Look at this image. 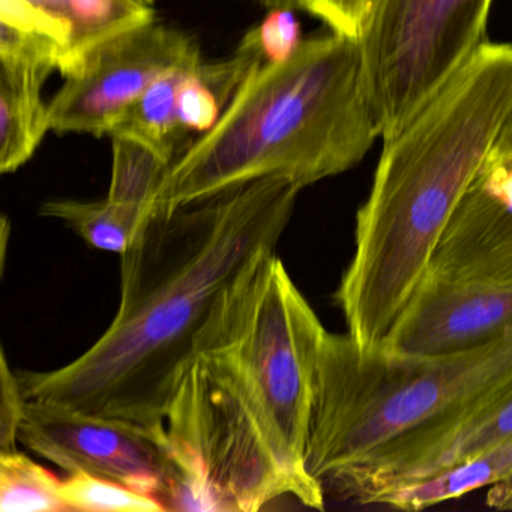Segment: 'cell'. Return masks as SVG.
I'll return each instance as SVG.
<instances>
[{
  "label": "cell",
  "instance_id": "8fae6325",
  "mask_svg": "<svg viewBox=\"0 0 512 512\" xmlns=\"http://www.w3.org/2000/svg\"><path fill=\"white\" fill-rule=\"evenodd\" d=\"M430 272L512 286V116L455 209Z\"/></svg>",
  "mask_w": 512,
  "mask_h": 512
},
{
  "label": "cell",
  "instance_id": "2e32d148",
  "mask_svg": "<svg viewBox=\"0 0 512 512\" xmlns=\"http://www.w3.org/2000/svg\"><path fill=\"white\" fill-rule=\"evenodd\" d=\"M40 215L62 221L92 248L119 256L127 253L137 233L151 218L107 197L97 202L49 200L41 206Z\"/></svg>",
  "mask_w": 512,
  "mask_h": 512
},
{
  "label": "cell",
  "instance_id": "d4e9b609",
  "mask_svg": "<svg viewBox=\"0 0 512 512\" xmlns=\"http://www.w3.org/2000/svg\"><path fill=\"white\" fill-rule=\"evenodd\" d=\"M485 503L488 508L512 511V475L488 487Z\"/></svg>",
  "mask_w": 512,
  "mask_h": 512
},
{
  "label": "cell",
  "instance_id": "5bb4252c",
  "mask_svg": "<svg viewBox=\"0 0 512 512\" xmlns=\"http://www.w3.org/2000/svg\"><path fill=\"white\" fill-rule=\"evenodd\" d=\"M512 475V437L461 463L427 478L395 485L371 494L364 505H382L398 511H422L458 499L479 488L491 487Z\"/></svg>",
  "mask_w": 512,
  "mask_h": 512
},
{
  "label": "cell",
  "instance_id": "4fadbf2b",
  "mask_svg": "<svg viewBox=\"0 0 512 512\" xmlns=\"http://www.w3.org/2000/svg\"><path fill=\"white\" fill-rule=\"evenodd\" d=\"M46 62L0 56V173L25 166L52 130L43 88L55 71Z\"/></svg>",
  "mask_w": 512,
  "mask_h": 512
},
{
  "label": "cell",
  "instance_id": "7a4b0ae2",
  "mask_svg": "<svg viewBox=\"0 0 512 512\" xmlns=\"http://www.w3.org/2000/svg\"><path fill=\"white\" fill-rule=\"evenodd\" d=\"M512 116V43L484 41L392 137L356 215L355 253L334 299L361 350L383 346Z\"/></svg>",
  "mask_w": 512,
  "mask_h": 512
},
{
  "label": "cell",
  "instance_id": "ac0fdd59",
  "mask_svg": "<svg viewBox=\"0 0 512 512\" xmlns=\"http://www.w3.org/2000/svg\"><path fill=\"white\" fill-rule=\"evenodd\" d=\"M200 65V64H199ZM196 68V67H193ZM175 71L158 80L130 110L124 124L116 131L131 134L175 161L185 133L178 116V91L187 71ZM115 131V133H116Z\"/></svg>",
  "mask_w": 512,
  "mask_h": 512
},
{
  "label": "cell",
  "instance_id": "ba28073f",
  "mask_svg": "<svg viewBox=\"0 0 512 512\" xmlns=\"http://www.w3.org/2000/svg\"><path fill=\"white\" fill-rule=\"evenodd\" d=\"M199 44L181 29L154 23L92 53L49 103L52 131L112 136L137 101L167 74L202 64Z\"/></svg>",
  "mask_w": 512,
  "mask_h": 512
},
{
  "label": "cell",
  "instance_id": "603a6c76",
  "mask_svg": "<svg viewBox=\"0 0 512 512\" xmlns=\"http://www.w3.org/2000/svg\"><path fill=\"white\" fill-rule=\"evenodd\" d=\"M28 398L19 376L8 365L7 355L0 356V454L17 451L20 425L25 418Z\"/></svg>",
  "mask_w": 512,
  "mask_h": 512
},
{
  "label": "cell",
  "instance_id": "9a60e30c",
  "mask_svg": "<svg viewBox=\"0 0 512 512\" xmlns=\"http://www.w3.org/2000/svg\"><path fill=\"white\" fill-rule=\"evenodd\" d=\"M71 35L62 59V76L70 77L80 70L86 59L110 41L154 23V7L137 0H71Z\"/></svg>",
  "mask_w": 512,
  "mask_h": 512
},
{
  "label": "cell",
  "instance_id": "9c48e42d",
  "mask_svg": "<svg viewBox=\"0 0 512 512\" xmlns=\"http://www.w3.org/2000/svg\"><path fill=\"white\" fill-rule=\"evenodd\" d=\"M19 439L70 473H89L151 494L160 502L172 473L166 425L92 415L28 400Z\"/></svg>",
  "mask_w": 512,
  "mask_h": 512
},
{
  "label": "cell",
  "instance_id": "4316f807",
  "mask_svg": "<svg viewBox=\"0 0 512 512\" xmlns=\"http://www.w3.org/2000/svg\"><path fill=\"white\" fill-rule=\"evenodd\" d=\"M254 4L266 8V10H274V8H287V10H302L304 0H251Z\"/></svg>",
  "mask_w": 512,
  "mask_h": 512
},
{
  "label": "cell",
  "instance_id": "52a82bcc",
  "mask_svg": "<svg viewBox=\"0 0 512 512\" xmlns=\"http://www.w3.org/2000/svg\"><path fill=\"white\" fill-rule=\"evenodd\" d=\"M493 0H371L359 34L377 133L394 136L484 43Z\"/></svg>",
  "mask_w": 512,
  "mask_h": 512
},
{
  "label": "cell",
  "instance_id": "3957f363",
  "mask_svg": "<svg viewBox=\"0 0 512 512\" xmlns=\"http://www.w3.org/2000/svg\"><path fill=\"white\" fill-rule=\"evenodd\" d=\"M377 137L359 38H305L286 61L248 70L217 124L173 161L154 215L259 179L304 190L361 163Z\"/></svg>",
  "mask_w": 512,
  "mask_h": 512
},
{
  "label": "cell",
  "instance_id": "7c38bea8",
  "mask_svg": "<svg viewBox=\"0 0 512 512\" xmlns=\"http://www.w3.org/2000/svg\"><path fill=\"white\" fill-rule=\"evenodd\" d=\"M511 331L512 286L427 274L379 349L407 356L449 355L484 346Z\"/></svg>",
  "mask_w": 512,
  "mask_h": 512
},
{
  "label": "cell",
  "instance_id": "277c9868",
  "mask_svg": "<svg viewBox=\"0 0 512 512\" xmlns=\"http://www.w3.org/2000/svg\"><path fill=\"white\" fill-rule=\"evenodd\" d=\"M512 383V331L440 356L361 350L326 332L317 367L307 469L325 484L395 437L461 412ZM325 493V491H323Z\"/></svg>",
  "mask_w": 512,
  "mask_h": 512
},
{
  "label": "cell",
  "instance_id": "30bf717a",
  "mask_svg": "<svg viewBox=\"0 0 512 512\" xmlns=\"http://www.w3.org/2000/svg\"><path fill=\"white\" fill-rule=\"evenodd\" d=\"M512 437V383L461 412L413 428L323 484L326 494L364 505L371 494L427 478Z\"/></svg>",
  "mask_w": 512,
  "mask_h": 512
},
{
  "label": "cell",
  "instance_id": "cb8c5ba5",
  "mask_svg": "<svg viewBox=\"0 0 512 512\" xmlns=\"http://www.w3.org/2000/svg\"><path fill=\"white\" fill-rule=\"evenodd\" d=\"M370 5L371 0H304L302 11L325 23L335 34L358 38Z\"/></svg>",
  "mask_w": 512,
  "mask_h": 512
},
{
  "label": "cell",
  "instance_id": "d6986e66",
  "mask_svg": "<svg viewBox=\"0 0 512 512\" xmlns=\"http://www.w3.org/2000/svg\"><path fill=\"white\" fill-rule=\"evenodd\" d=\"M62 481L19 451L0 454V511L70 512Z\"/></svg>",
  "mask_w": 512,
  "mask_h": 512
},
{
  "label": "cell",
  "instance_id": "7402d4cb",
  "mask_svg": "<svg viewBox=\"0 0 512 512\" xmlns=\"http://www.w3.org/2000/svg\"><path fill=\"white\" fill-rule=\"evenodd\" d=\"M268 16L242 38V46L256 53L262 62H281L295 53L304 38L295 11L287 8L268 10Z\"/></svg>",
  "mask_w": 512,
  "mask_h": 512
},
{
  "label": "cell",
  "instance_id": "ffe728a7",
  "mask_svg": "<svg viewBox=\"0 0 512 512\" xmlns=\"http://www.w3.org/2000/svg\"><path fill=\"white\" fill-rule=\"evenodd\" d=\"M62 497L70 512H160L163 505L151 494L89 473H71L62 481Z\"/></svg>",
  "mask_w": 512,
  "mask_h": 512
},
{
  "label": "cell",
  "instance_id": "83f0119b",
  "mask_svg": "<svg viewBox=\"0 0 512 512\" xmlns=\"http://www.w3.org/2000/svg\"><path fill=\"white\" fill-rule=\"evenodd\" d=\"M137 2H142V4L145 5H151V7H154L155 0H137Z\"/></svg>",
  "mask_w": 512,
  "mask_h": 512
},
{
  "label": "cell",
  "instance_id": "8992f818",
  "mask_svg": "<svg viewBox=\"0 0 512 512\" xmlns=\"http://www.w3.org/2000/svg\"><path fill=\"white\" fill-rule=\"evenodd\" d=\"M172 473L164 511L254 512L292 485L272 454L235 380L215 356L185 368L166 419Z\"/></svg>",
  "mask_w": 512,
  "mask_h": 512
},
{
  "label": "cell",
  "instance_id": "6da1fadb",
  "mask_svg": "<svg viewBox=\"0 0 512 512\" xmlns=\"http://www.w3.org/2000/svg\"><path fill=\"white\" fill-rule=\"evenodd\" d=\"M301 191L286 179H259L152 215L121 256V302L109 328L64 367L19 371L26 398L164 424L203 334L275 254Z\"/></svg>",
  "mask_w": 512,
  "mask_h": 512
},
{
  "label": "cell",
  "instance_id": "5b68a950",
  "mask_svg": "<svg viewBox=\"0 0 512 512\" xmlns=\"http://www.w3.org/2000/svg\"><path fill=\"white\" fill-rule=\"evenodd\" d=\"M326 332L275 253L212 320L197 352L226 367L289 479L293 499L319 511L326 496L305 460Z\"/></svg>",
  "mask_w": 512,
  "mask_h": 512
},
{
  "label": "cell",
  "instance_id": "484cf974",
  "mask_svg": "<svg viewBox=\"0 0 512 512\" xmlns=\"http://www.w3.org/2000/svg\"><path fill=\"white\" fill-rule=\"evenodd\" d=\"M35 7L41 8L46 13L52 14V16L58 17V19L68 20V14H70V2L71 0H29Z\"/></svg>",
  "mask_w": 512,
  "mask_h": 512
},
{
  "label": "cell",
  "instance_id": "44dd1931",
  "mask_svg": "<svg viewBox=\"0 0 512 512\" xmlns=\"http://www.w3.org/2000/svg\"><path fill=\"white\" fill-rule=\"evenodd\" d=\"M224 101L215 82L214 64L203 61L185 73L178 91V116L185 133H208L223 113Z\"/></svg>",
  "mask_w": 512,
  "mask_h": 512
},
{
  "label": "cell",
  "instance_id": "e0dca14e",
  "mask_svg": "<svg viewBox=\"0 0 512 512\" xmlns=\"http://www.w3.org/2000/svg\"><path fill=\"white\" fill-rule=\"evenodd\" d=\"M112 139V182L107 199L152 217L173 161L154 146L116 131Z\"/></svg>",
  "mask_w": 512,
  "mask_h": 512
}]
</instances>
